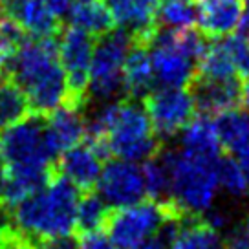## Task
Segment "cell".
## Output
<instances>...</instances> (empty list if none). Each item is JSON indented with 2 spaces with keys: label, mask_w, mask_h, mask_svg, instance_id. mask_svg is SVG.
I'll list each match as a JSON object with an SVG mask.
<instances>
[{
  "label": "cell",
  "mask_w": 249,
  "mask_h": 249,
  "mask_svg": "<svg viewBox=\"0 0 249 249\" xmlns=\"http://www.w3.org/2000/svg\"><path fill=\"white\" fill-rule=\"evenodd\" d=\"M77 249H119L108 233H103V229L97 231H85L77 242Z\"/></svg>",
  "instance_id": "cell-30"
},
{
  "label": "cell",
  "mask_w": 249,
  "mask_h": 249,
  "mask_svg": "<svg viewBox=\"0 0 249 249\" xmlns=\"http://www.w3.org/2000/svg\"><path fill=\"white\" fill-rule=\"evenodd\" d=\"M165 154L171 172L169 203L181 214L202 216L209 213L220 191L218 158L193 156L183 150H165Z\"/></svg>",
  "instance_id": "cell-5"
},
{
  "label": "cell",
  "mask_w": 249,
  "mask_h": 249,
  "mask_svg": "<svg viewBox=\"0 0 249 249\" xmlns=\"http://www.w3.org/2000/svg\"><path fill=\"white\" fill-rule=\"evenodd\" d=\"M44 2H46L48 8L52 9L59 18H62L64 15H68L71 4H73V0H44Z\"/></svg>",
  "instance_id": "cell-33"
},
{
  "label": "cell",
  "mask_w": 249,
  "mask_h": 249,
  "mask_svg": "<svg viewBox=\"0 0 249 249\" xmlns=\"http://www.w3.org/2000/svg\"><path fill=\"white\" fill-rule=\"evenodd\" d=\"M33 249H77V244H73V240H70V236H64V238L37 242Z\"/></svg>",
  "instance_id": "cell-32"
},
{
  "label": "cell",
  "mask_w": 249,
  "mask_h": 249,
  "mask_svg": "<svg viewBox=\"0 0 249 249\" xmlns=\"http://www.w3.org/2000/svg\"><path fill=\"white\" fill-rule=\"evenodd\" d=\"M13 234V231L9 229V226H8V220L4 218V222H0V246L4 244V242L8 240L9 236Z\"/></svg>",
  "instance_id": "cell-39"
},
{
  "label": "cell",
  "mask_w": 249,
  "mask_h": 249,
  "mask_svg": "<svg viewBox=\"0 0 249 249\" xmlns=\"http://www.w3.org/2000/svg\"><path fill=\"white\" fill-rule=\"evenodd\" d=\"M26 39V33L17 22L0 15V77L6 75L9 61Z\"/></svg>",
  "instance_id": "cell-28"
},
{
  "label": "cell",
  "mask_w": 249,
  "mask_h": 249,
  "mask_svg": "<svg viewBox=\"0 0 249 249\" xmlns=\"http://www.w3.org/2000/svg\"><path fill=\"white\" fill-rule=\"evenodd\" d=\"M86 141L103 156L141 163L158 152V136L145 107L134 99L103 105L86 123Z\"/></svg>",
  "instance_id": "cell-2"
},
{
  "label": "cell",
  "mask_w": 249,
  "mask_h": 249,
  "mask_svg": "<svg viewBox=\"0 0 249 249\" xmlns=\"http://www.w3.org/2000/svg\"><path fill=\"white\" fill-rule=\"evenodd\" d=\"M95 37L79 30L75 26L64 28L59 33V61H61L66 85H68V103L83 108L88 99L90 83V62H92Z\"/></svg>",
  "instance_id": "cell-8"
},
{
  "label": "cell",
  "mask_w": 249,
  "mask_h": 249,
  "mask_svg": "<svg viewBox=\"0 0 249 249\" xmlns=\"http://www.w3.org/2000/svg\"><path fill=\"white\" fill-rule=\"evenodd\" d=\"M158 6V24L165 28H193L198 20L193 0H161Z\"/></svg>",
  "instance_id": "cell-26"
},
{
  "label": "cell",
  "mask_w": 249,
  "mask_h": 249,
  "mask_svg": "<svg viewBox=\"0 0 249 249\" xmlns=\"http://www.w3.org/2000/svg\"><path fill=\"white\" fill-rule=\"evenodd\" d=\"M214 121L222 147L234 156L242 148L249 147V114L233 108L214 116Z\"/></svg>",
  "instance_id": "cell-22"
},
{
  "label": "cell",
  "mask_w": 249,
  "mask_h": 249,
  "mask_svg": "<svg viewBox=\"0 0 249 249\" xmlns=\"http://www.w3.org/2000/svg\"><path fill=\"white\" fill-rule=\"evenodd\" d=\"M0 15L11 18L31 37H57L62 30L61 18L44 0H0Z\"/></svg>",
  "instance_id": "cell-13"
},
{
  "label": "cell",
  "mask_w": 249,
  "mask_h": 249,
  "mask_svg": "<svg viewBox=\"0 0 249 249\" xmlns=\"http://www.w3.org/2000/svg\"><path fill=\"white\" fill-rule=\"evenodd\" d=\"M143 179H145V193L150 200L169 203V189H171V172L165 152H156L143 161Z\"/></svg>",
  "instance_id": "cell-23"
},
{
  "label": "cell",
  "mask_w": 249,
  "mask_h": 249,
  "mask_svg": "<svg viewBox=\"0 0 249 249\" xmlns=\"http://www.w3.org/2000/svg\"><path fill=\"white\" fill-rule=\"evenodd\" d=\"M216 176H218V187L229 196L240 198L249 193L248 181L244 178L240 165L234 158H218L216 161Z\"/></svg>",
  "instance_id": "cell-27"
},
{
  "label": "cell",
  "mask_w": 249,
  "mask_h": 249,
  "mask_svg": "<svg viewBox=\"0 0 249 249\" xmlns=\"http://www.w3.org/2000/svg\"><path fill=\"white\" fill-rule=\"evenodd\" d=\"M30 107L22 90L8 77H0V128L28 116Z\"/></svg>",
  "instance_id": "cell-25"
},
{
  "label": "cell",
  "mask_w": 249,
  "mask_h": 249,
  "mask_svg": "<svg viewBox=\"0 0 249 249\" xmlns=\"http://www.w3.org/2000/svg\"><path fill=\"white\" fill-rule=\"evenodd\" d=\"M234 160L240 165L242 172H244V178H246L248 187H249V147L242 148L240 152H236V154H234Z\"/></svg>",
  "instance_id": "cell-35"
},
{
  "label": "cell",
  "mask_w": 249,
  "mask_h": 249,
  "mask_svg": "<svg viewBox=\"0 0 249 249\" xmlns=\"http://www.w3.org/2000/svg\"><path fill=\"white\" fill-rule=\"evenodd\" d=\"M124 93L132 99L145 97L150 90H154V71L150 61V50L147 44L132 42L124 55L123 62Z\"/></svg>",
  "instance_id": "cell-19"
},
{
  "label": "cell",
  "mask_w": 249,
  "mask_h": 249,
  "mask_svg": "<svg viewBox=\"0 0 249 249\" xmlns=\"http://www.w3.org/2000/svg\"><path fill=\"white\" fill-rule=\"evenodd\" d=\"M116 24L128 31L132 42L147 44L154 37L158 24V0H105Z\"/></svg>",
  "instance_id": "cell-12"
},
{
  "label": "cell",
  "mask_w": 249,
  "mask_h": 249,
  "mask_svg": "<svg viewBox=\"0 0 249 249\" xmlns=\"http://www.w3.org/2000/svg\"><path fill=\"white\" fill-rule=\"evenodd\" d=\"M196 75L211 79H229L236 77L233 57L229 52L226 39H211L200 61L196 64Z\"/></svg>",
  "instance_id": "cell-21"
},
{
  "label": "cell",
  "mask_w": 249,
  "mask_h": 249,
  "mask_svg": "<svg viewBox=\"0 0 249 249\" xmlns=\"http://www.w3.org/2000/svg\"><path fill=\"white\" fill-rule=\"evenodd\" d=\"M130 249H169L167 248V242L163 240V238H148V240L141 242V244H138V246H134V248Z\"/></svg>",
  "instance_id": "cell-36"
},
{
  "label": "cell",
  "mask_w": 249,
  "mask_h": 249,
  "mask_svg": "<svg viewBox=\"0 0 249 249\" xmlns=\"http://www.w3.org/2000/svg\"><path fill=\"white\" fill-rule=\"evenodd\" d=\"M95 187L110 209L130 205L147 196L141 165L121 158L103 165Z\"/></svg>",
  "instance_id": "cell-10"
},
{
  "label": "cell",
  "mask_w": 249,
  "mask_h": 249,
  "mask_svg": "<svg viewBox=\"0 0 249 249\" xmlns=\"http://www.w3.org/2000/svg\"><path fill=\"white\" fill-rule=\"evenodd\" d=\"M55 156L46 143L44 116L31 114L0 128L2 172L28 176L46 183L55 174Z\"/></svg>",
  "instance_id": "cell-4"
},
{
  "label": "cell",
  "mask_w": 249,
  "mask_h": 249,
  "mask_svg": "<svg viewBox=\"0 0 249 249\" xmlns=\"http://www.w3.org/2000/svg\"><path fill=\"white\" fill-rule=\"evenodd\" d=\"M179 150L187 154L202 156V158H220L222 156V141L218 136L214 116L202 114L193 117L179 130Z\"/></svg>",
  "instance_id": "cell-18"
},
{
  "label": "cell",
  "mask_w": 249,
  "mask_h": 249,
  "mask_svg": "<svg viewBox=\"0 0 249 249\" xmlns=\"http://www.w3.org/2000/svg\"><path fill=\"white\" fill-rule=\"evenodd\" d=\"M0 249H33V246H31L28 240H24V238H20L18 234L13 233L8 240L0 246Z\"/></svg>",
  "instance_id": "cell-34"
},
{
  "label": "cell",
  "mask_w": 249,
  "mask_h": 249,
  "mask_svg": "<svg viewBox=\"0 0 249 249\" xmlns=\"http://www.w3.org/2000/svg\"><path fill=\"white\" fill-rule=\"evenodd\" d=\"M103 160L105 158L92 147V143L85 140L59 156L55 172L68 183H71L77 191L86 193L92 191L97 183L103 169Z\"/></svg>",
  "instance_id": "cell-14"
},
{
  "label": "cell",
  "mask_w": 249,
  "mask_h": 249,
  "mask_svg": "<svg viewBox=\"0 0 249 249\" xmlns=\"http://www.w3.org/2000/svg\"><path fill=\"white\" fill-rule=\"evenodd\" d=\"M77 202V189L55 172L46 185L4 213L13 233L30 244H37L73 233Z\"/></svg>",
  "instance_id": "cell-3"
},
{
  "label": "cell",
  "mask_w": 249,
  "mask_h": 249,
  "mask_svg": "<svg viewBox=\"0 0 249 249\" xmlns=\"http://www.w3.org/2000/svg\"><path fill=\"white\" fill-rule=\"evenodd\" d=\"M238 28H240V30H238V33L246 35V37H249V6L244 9V13H242V18H240Z\"/></svg>",
  "instance_id": "cell-38"
},
{
  "label": "cell",
  "mask_w": 249,
  "mask_h": 249,
  "mask_svg": "<svg viewBox=\"0 0 249 249\" xmlns=\"http://www.w3.org/2000/svg\"><path fill=\"white\" fill-rule=\"evenodd\" d=\"M44 136L55 158L83 143L86 140V121L81 114V108L73 105H61L53 112L46 114Z\"/></svg>",
  "instance_id": "cell-15"
},
{
  "label": "cell",
  "mask_w": 249,
  "mask_h": 249,
  "mask_svg": "<svg viewBox=\"0 0 249 249\" xmlns=\"http://www.w3.org/2000/svg\"><path fill=\"white\" fill-rule=\"evenodd\" d=\"M143 99L158 138H174L195 117V97L185 86H161L150 90Z\"/></svg>",
  "instance_id": "cell-9"
},
{
  "label": "cell",
  "mask_w": 249,
  "mask_h": 249,
  "mask_svg": "<svg viewBox=\"0 0 249 249\" xmlns=\"http://www.w3.org/2000/svg\"><path fill=\"white\" fill-rule=\"evenodd\" d=\"M181 213L167 202L140 200L112 211L107 220L108 236L119 249H130L161 233L165 224Z\"/></svg>",
  "instance_id": "cell-6"
},
{
  "label": "cell",
  "mask_w": 249,
  "mask_h": 249,
  "mask_svg": "<svg viewBox=\"0 0 249 249\" xmlns=\"http://www.w3.org/2000/svg\"><path fill=\"white\" fill-rule=\"evenodd\" d=\"M226 40H227V46H229V52H231V57H233L236 73L240 77L248 79L249 77V37L238 33L234 37H227Z\"/></svg>",
  "instance_id": "cell-29"
},
{
  "label": "cell",
  "mask_w": 249,
  "mask_h": 249,
  "mask_svg": "<svg viewBox=\"0 0 249 249\" xmlns=\"http://www.w3.org/2000/svg\"><path fill=\"white\" fill-rule=\"evenodd\" d=\"M240 103L244 105L246 112L249 114V77L244 81V85L240 86Z\"/></svg>",
  "instance_id": "cell-37"
},
{
  "label": "cell",
  "mask_w": 249,
  "mask_h": 249,
  "mask_svg": "<svg viewBox=\"0 0 249 249\" xmlns=\"http://www.w3.org/2000/svg\"><path fill=\"white\" fill-rule=\"evenodd\" d=\"M6 75L22 90L33 114L46 116L68 103L66 73L59 61V35L24 39Z\"/></svg>",
  "instance_id": "cell-1"
},
{
  "label": "cell",
  "mask_w": 249,
  "mask_h": 249,
  "mask_svg": "<svg viewBox=\"0 0 249 249\" xmlns=\"http://www.w3.org/2000/svg\"><path fill=\"white\" fill-rule=\"evenodd\" d=\"M161 233L169 249H227L220 229L196 214L174 216Z\"/></svg>",
  "instance_id": "cell-11"
},
{
  "label": "cell",
  "mask_w": 249,
  "mask_h": 249,
  "mask_svg": "<svg viewBox=\"0 0 249 249\" xmlns=\"http://www.w3.org/2000/svg\"><path fill=\"white\" fill-rule=\"evenodd\" d=\"M200 31L207 39H220L233 33L244 13L242 0H193Z\"/></svg>",
  "instance_id": "cell-17"
},
{
  "label": "cell",
  "mask_w": 249,
  "mask_h": 249,
  "mask_svg": "<svg viewBox=\"0 0 249 249\" xmlns=\"http://www.w3.org/2000/svg\"><path fill=\"white\" fill-rule=\"evenodd\" d=\"M227 249H249V214L240 224L229 231V236L226 240Z\"/></svg>",
  "instance_id": "cell-31"
},
{
  "label": "cell",
  "mask_w": 249,
  "mask_h": 249,
  "mask_svg": "<svg viewBox=\"0 0 249 249\" xmlns=\"http://www.w3.org/2000/svg\"><path fill=\"white\" fill-rule=\"evenodd\" d=\"M130 44L132 39L128 31L121 26L97 37L90 62V95L103 101H110L124 93L123 62Z\"/></svg>",
  "instance_id": "cell-7"
},
{
  "label": "cell",
  "mask_w": 249,
  "mask_h": 249,
  "mask_svg": "<svg viewBox=\"0 0 249 249\" xmlns=\"http://www.w3.org/2000/svg\"><path fill=\"white\" fill-rule=\"evenodd\" d=\"M70 24L95 39L116 28V20L105 0H73L68 11Z\"/></svg>",
  "instance_id": "cell-20"
},
{
  "label": "cell",
  "mask_w": 249,
  "mask_h": 249,
  "mask_svg": "<svg viewBox=\"0 0 249 249\" xmlns=\"http://www.w3.org/2000/svg\"><path fill=\"white\" fill-rule=\"evenodd\" d=\"M110 214V207L99 195L86 191L85 196H81L75 209V227L85 231H97L107 226Z\"/></svg>",
  "instance_id": "cell-24"
},
{
  "label": "cell",
  "mask_w": 249,
  "mask_h": 249,
  "mask_svg": "<svg viewBox=\"0 0 249 249\" xmlns=\"http://www.w3.org/2000/svg\"><path fill=\"white\" fill-rule=\"evenodd\" d=\"M195 97L196 110L207 116H218L240 105V85L238 79H211L195 75L189 83Z\"/></svg>",
  "instance_id": "cell-16"
}]
</instances>
